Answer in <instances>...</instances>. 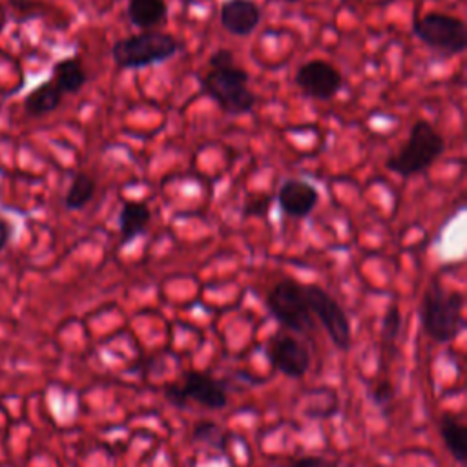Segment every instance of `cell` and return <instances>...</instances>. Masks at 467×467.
I'll list each match as a JSON object with an SVG mask.
<instances>
[{
    "label": "cell",
    "instance_id": "cell-2",
    "mask_svg": "<svg viewBox=\"0 0 467 467\" xmlns=\"http://www.w3.org/2000/svg\"><path fill=\"white\" fill-rule=\"evenodd\" d=\"M445 151L443 135L427 120H416L403 146L385 161V168L400 177L427 171Z\"/></svg>",
    "mask_w": 467,
    "mask_h": 467
},
{
    "label": "cell",
    "instance_id": "cell-24",
    "mask_svg": "<svg viewBox=\"0 0 467 467\" xmlns=\"http://www.w3.org/2000/svg\"><path fill=\"white\" fill-rule=\"evenodd\" d=\"M325 462L321 456H303L297 458L296 462H292L290 467H323Z\"/></svg>",
    "mask_w": 467,
    "mask_h": 467
},
{
    "label": "cell",
    "instance_id": "cell-21",
    "mask_svg": "<svg viewBox=\"0 0 467 467\" xmlns=\"http://www.w3.org/2000/svg\"><path fill=\"white\" fill-rule=\"evenodd\" d=\"M372 401L376 403V407L387 414V410L392 407V400H394V389L389 381H379L376 385V389L370 392Z\"/></svg>",
    "mask_w": 467,
    "mask_h": 467
},
{
    "label": "cell",
    "instance_id": "cell-12",
    "mask_svg": "<svg viewBox=\"0 0 467 467\" xmlns=\"http://www.w3.org/2000/svg\"><path fill=\"white\" fill-rule=\"evenodd\" d=\"M221 26L235 35L248 36L261 22V9L254 0H224L221 5Z\"/></svg>",
    "mask_w": 467,
    "mask_h": 467
},
{
    "label": "cell",
    "instance_id": "cell-18",
    "mask_svg": "<svg viewBox=\"0 0 467 467\" xmlns=\"http://www.w3.org/2000/svg\"><path fill=\"white\" fill-rule=\"evenodd\" d=\"M95 190H97V184L91 175H88L84 171L75 173V177L66 192V197H64L66 210H69V212L82 210L93 199Z\"/></svg>",
    "mask_w": 467,
    "mask_h": 467
},
{
    "label": "cell",
    "instance_id": "cell-9",
    "mask_svg": "<svg viewBox=\"0 0 467 467\" xmlns=\"http://www.w3.org/2000/svg\"><path fill=\"white\" fill-rule=\"evenodd\" d=\"M268 363L286 378H303L310 367V354L306 347L290 334H275L265 347Z\"/></svg>",
    "mask_w": 467,
    "mask_h": 467
},
{
    "label": "cell",
    "instance_id": "cell-3",
    "mask_svg": "<svg viewBox=\"0 0 467 467\" xmlns=\"http://www.w3.org/2000/svg\"><path fill=\"white\" fill-rule=\"evenodd\" d=\"M182 49V42L161 31H142L120 38L111 46V58L119 67L140 69L173 58Z\"/></svg>",
    "mask_w": 467,
    "mask_h": 467
},
{
    "label": "cell",
    "instance_id": "cell-7",
    "mask_svg": "<svg viewBox=\"0 0 467 467\" xmlns=\"http://www.w3.org/2000/svg\"><path fill=\"white\" fill-rule=\"evenodd\" d=\"M412 33L432 51L452 57L467 47V27L463 20L445 13H425L412 22Z\"/></svg>",
    "mask_w": 467,
    "mask_h": 467
},
{
    "label": "cell",
    "instance_id": "cell-15",
    "mask_svg": "<svg viewBox=\"0 0 467 467\" xmlns=\"http://www.w3.org/2000/svg\"><path fill=\"white\" fill-rule=\"evenodd\" d=\"M49 80L58 88L62 95H75L86 86L88 75L77 57H67L55 62Z\"/></svg>",
    "mask_w": 467,
    "mask_h": 467
},
{
    "label": "cell",
    "instance_id": "cell-14",
    "mask_svg": "<svg viewBox=\"0 0 467 467\" xmlns=\"http://www.w3.org/2000/svg\"><path fill=\"white\" fill-rule=\"evenodd\" d=\"M440 436L449 454L463 465L467 462V427L451 412H443L438 420Z\"/></svg>",
    "mask_w": 467,
    "mask_h": 467
},
{
    "label": "cell",
    "instance_id": "cell-11",
    "mask_svg": "<svg viewBox=\"0 0 467 467\" xmlns=\"http://www.w3.org/2000/svg\"><path fill=\"white\" fill-rule=\"evenodd\" d=\"M317 202V188L303 179H286L277 190V204L281 212L294 219L308 217Z\"/></svg>",
    "mask_w": 467,
    "mask_h": 467
},
{
    "label": "cell",
    "instance_id": "cell-13",
    "mask_svg": "<svg viewBox=\"0 0 467 467\" xmlns=\"http://www.w3.org/2000/svg\"><path fill=\"white\" fill-rule=\"evenodd\" d=\"M150 219H151V212L146 202L124 201L119 212V234H120L119 246H126L133 243L139 235H142L148 230Z\"/></svg>",
    "mask_w": 467,
    "mask_h": 467
},
{
    "label": "cell",
    "instance_id": "cell-10",
    "mask_svg": "<svg viewBox=\"0 0 467 467\" xmlns=\"http://www.w3.org/2000/svg\"><path fill=\"white\" fill-rule=\"evenodd\" d=\"M294 82L306 97L316 100H330L341 89L343 77L330 62L314 58L299 66Z\"/></svg>",
    "mask_w": 467,
    "mask_h": 467
},
{
    "label": "cell",
    "instance_id": "cell-17",
    "mask_svg": "<svg viewBox=\"0 0 467 467\" xmlns=\"http://www.w3.org/2000/svg\"><path fill=\"white\" fill-rule=\"evenodd\" d=\"M62 97L64 95L58 91V88L51 80H46L26 95L24 111L31 117L49 115L62 104Z\"/></svg>",
    "mask_w": 467,
    "mask_h": 467
},
{
    "label": "cell",
    "instance_id": "cell-27",
    "mask_svg": "<svg viewBox=\"0 0 467 467\" xmlns=\"http://www.w3.org/2000/svg\"><path fill=\"white\" fill-rule=\"evenodd\" d=\"M283 2H297V0H283Z\"/></svg>",
    "mask_w": 467,
    "mask_h": 467
},
{
    "label": "cell",
    "instance_id": "cell-26",
    "mask_svg": "<svg viewBox=\"0 0 467 467\" xmlns=\"http://www.w3.org/2000/svg\"><path fill=\"white\" fill-rule=\"evenodd\" d=\"M4 26H5V11L0 7V31L4 29Z\"/></svg>",
    "mask_w": 467,
    "mask_h": 467
},
{
    "label": "cell",
    "instance_id": "cell-1",
    "mask_svg": "<svg viewBox=\"0 0 467 467\" xmlns=\"http://www.w3.org/2000/svg\"><path fill=\"white\" fill-rule=\"evenodd\" d=\"M463 303L465 299L462 292H449L438 281H432L427 286L420 306L425 334L438 343L452 341L465 327Z\"/></svg>",
    "mask_w": 467,
    "mask_h": 467
},
{
    "label": "cell",
    "instance_id": "cell-5",
    "mask_svg": "<svg viewBox=\"0 0 467 467\" xmlns=\"http://www.w3.org/2000/svg\"><path fill=\"white\" fill-rule=\"evenodd\" d=\"M265 305L274 319L285 328L301 336H310L314 332V316L308 308L301 283L288 277L277 281L266 294Z\"/></svg>",
    "mask_w": 467,
    "mask_h": 467
},
{
    "label": "cell",
    "instance_id": "cell-4",
    "mask_svg": "<svg viewBox=\"0 0 467 467\" xmlns=\"http://www.w3.org/2000/svg\"><path fill=\"white\" fill-rule=\"evenodd\" d=\"M199 86L228 115H244L255 106V95L248 88V73L237 66L210 69Z\"/></svg>",
    "mask_w": 467,
    "mask_h": 467
},
{
    "label": "cell",
    "instance_id": "cell-19",
    "mask_svg": "<svg viewBox=\"0 0 467 467\" xmlns=\"http://www.w3.org/2000/svg\"><path fill=\"white\" fill-rule=\"evenodd\" d=\"M226 438H228V434L215 421H199L192 431L193 441H204L217 449L224 447Z\"/></svg>",
    "mask_w": 467,
    "mask_h": 467
},
{
    "label": "cell",
    "instance_id": "cell-8",
    "mask_svg": "<svg viewBox=\"0 0 467 467\" xmlns=\"http://www.w3.org/2000/svg\"><path fill=\"white\" fill-rule=\"evenodd\" d=\"M305 297L312 316H316L323 328L327 330L330 341L339 348L347 350L350 347V321L341 305L321 286L303 285Z\"/></svg>",
    "mask_w": 467,
    "mask_h": 467
},
{
    "label": "cell",
    "instance_id": "cell-6",
    "mask_svg": "<svg viewBox=\"0 0 467 467\" xmlns=\"http://www.w3.org/2000/svg\"><path fill=\"white\" fill-rule=\"evenodd\" d=\"M164 398L177 409H186L188 403H197L208 410H221L228 403L224 381L202 370H188L181 383H168L162 389Z\"/></svg>",
    "mask_w": 467,
    "mask_h": 467
},
{
    "label": "cell",
    "instance_id": "cell-23",
    "mask_svg": "<svg viewBox=\"0 0 467 467\" xmlns=\"http://www.w3.org/2000/svg\"><path fill=\"white\" fill-rule=\"evenodd\" d=\"M208 64L212 66V69H223V67H230V66H235V60H234V55L230 49H217L213 51V55L208 58Z\"/></svg>",
    "mask_w": 467,
    "mask_h": 467
},
{
    "label": "cell",
    "instance_id": "cell-20",
    "mask_svg": "<svg viewBox=\"0 0 467 467\" xmlns=\"http://www.w3.org/2000/svg\"><path fill=\"white\" fill-rule=\"evenodd\" d=\"M401 328V314L398 305H390L381 319V337L385 341H394Z\"/></svg>",
    "mask_w": 467,
    "mask_h": 467
},
{
    "label": "cell",
    "instance_id": "cell-16",
    "mask_svg": "<svg viewBox=\"0 0 467 467\" xmlns=\"http://www.w3.org/2000/svg\"><path fill=\"white\" fill-rule=\"evenodd\" d=\"M126 15L133 26L150 31L166 22L168 5L166 0H128Z\"/></svg>",
    "mask_w": 467,
    "mask_h": 467
},
{
    "label": "cell",
    "instance_id": "cell-25",
    "mask_svg": "<svg viewBox=\"0 0 467 467\" xmlns=\"http://www.w3.org/2000/svg\"><path fill=\"white\" fill-rule=\"evenodd\" d=\"M11 234H13V226H11V223L0 217V252L9 244V241H11Z\"/></svg>",
    "mask_w": 467,
    "mask_h": 467
},
{
    "label": "cell",
    "instance_id": "cell-22",
    "mask_svg": "<svg viewBox=\"0 0 467 467\" xmlns=\"http://www.w3.org/2000/svg\"><path fill=\"white\" fill-rule=\"evenodd\" d=\"M268 206H270V197L266 195H259V197H252L244 202L243 206V215L244 217H250V215H266L268 212Z\"/></svg>",
    "mask_w": 467,
    "mask_h": 467
}]
</instances>
